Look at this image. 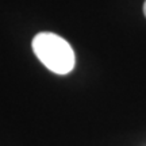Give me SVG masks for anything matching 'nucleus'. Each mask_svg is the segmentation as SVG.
I'll return each mask as SVG.
<instances>
[{"label": "nucleus", "mask_w": 146, "mask_h": 146, "mask_svg": "<svg viewBox=\"0 0 146 146\" xmlns=\"http://www.w3.org/2000/svg\"><path fill=\"white\" fill-rule=\"evenodd\" d=\"M31 47L36 58L53 73L68 74L74 69V52L62 36L50 31L39 33L33 38Z\"/></svg>", "instance_id": "obj_1"}, {"label": "nucleus", "mask_w": 146, "mask_h": 146, "mask_svg": "<svg viewBox=\"0 0 146 146\" xmlns=\"http://www.w3.org/2000/svg\"><path fill=\"white\" fill-rule=\"evenodd\" d=\"M143 15L146 18V0H145V3H143Z\"/></svg>", "instance_id": "obj_2"}]
</instances>
